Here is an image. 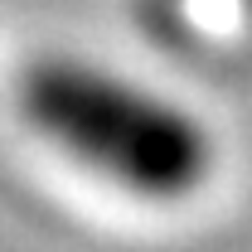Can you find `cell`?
<instances>
[{
  "label": "cell",
  "instance_id": "obj_1",
  "mask_svg": "<svg viewBox=\"0 0 252 252\" xmlns=\"http://www.w3.org/2000/svg\"><path fill=\"white\" fill-rule=\"evenodd\" d=\"M20 112L63 156L156 204L194 194L214 170V141L194 112L83 59L30 63Z\"/></svg>",
  "mask_w": 252,
  "mask_h": 252
}]
</instances>
